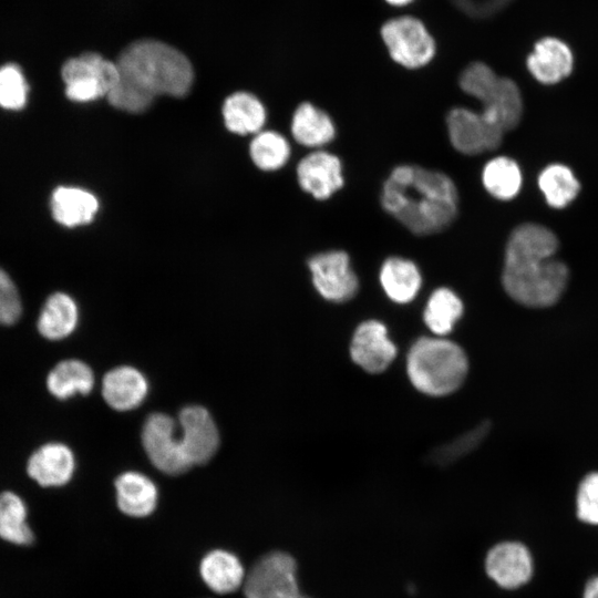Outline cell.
Returning <instances> with one entry per match:
<instances>
[{"mask_svg": "<svg viewBox=\"0 0 598 598\" xmlns=\"http://www.w3.org/2000/svg\"><path fill=\"white\" fill-rule=\"evenodd\" d=\"M116 64L120 81L106 97L112 106L130 113L146 111L157 95H186L194 80L187 56L158 40L131 43Z\"/></svg>", "mask_w": 598, "mask_h": 598, "instance_id": "6da1fadb", "label": "cell"}, {"mask_svg": "<svg viewBox=\"0 0 598 598\" xmlns=\"http://www.w3.org/2000/svg\"><path fill=\"white\" fill-rule=\"evenodd\" d=\"M558 247L555 234L538 224H523L511 234L502 282L508 296L520 305L544 308L563 295L568 269L553 259Z\"/></svg>", "mask_w": 598, "mask_h": 598, "instance_id": "7a4b0ae2", "label": "cell"}, {"mask_svg": "<svg viewBox=\"0 0 598 598\" xmlns=\"http://www.w3.org/2000/svg\"><path fill=\"white\" fill-rule=\"evenodd\" d=\"M383 209L411 233L432 235L447 228L458 207L457 189L446 174L417 165H399L383 183Z\"/></svg>", "mask_w": 598, "mask_h": 598, "instance_id": "3957f363", "label": "cell"}, {"mask_svg": "<svg viewBox=\"0 0 598 598\" xmlns=\"http://www.w3.org/2000/svg\"><path fill=\"white\" fill-rule=\"evenodd\" d=\"M467 359L456 343L442 338H420L406 358L408 375L421 392L441 396L454 392L467 373Z\"/></svg>", "mask_w": 598, "mask_h": 598, "instance_id": "277c9868", "label": "cell"}, {"mask_svg": "<svg viewBox=\"0 0 598 598\" xmlns=\"http://www.w3.org/2000/svg\"><path fill=\"white\" fill-rule=\"evenodd\" d=\"M460 86L482 104L481 112L503 132L516 127L523 113L518 86L507 78L498 76L482 62L470 64L460 76Z\"/></svg>", "mask_w": 598, "mask_h": 598, "instance_id": "5b68a950", "label": "cell"}, {"mask_svg": "<svg viewBox=\"0 0 598 598\" xmlns=\"http://www.w3.org/2000/svg\"><path fill=\"white\" fill-rule=\"evenodd\" d=\"M61 78L69 100L91 102L109 95L120 81V70L116 62L85 52L64 62Z\"/></svg>", "mask_w": 598, "mask_h": 598, "instance_id": "8992f818", "label": "cell"}, {"mask_svg": "<svg viewBox=\"0 0 598 598\" xmlns=\"http://www.w3.org/2000/svg\"><path fill=\"white\" fill-rule=\"evenodd\" d=\"M246 598H296L300 591L296 560L287 553L262 556L244 581Z\"/></svg>", "mask_w": 598, "mask_h": 598, "instance_id": "52a82bcc", "label": "cell"}, {"mask_svg": "<svg viewBox=\"0 0 598 598\" xmlns=\"http://www.w3.org/2000/svg\"><path fill=\"white\" fill-rule=\"evenodd\" d=\"M381 34L391 58L402 66L421 68L434 56V40L415 18L400 17L389 20L383 24Z\"/></svg>", "mask_w": 598, "mask_h": 598, "instance_id": "ba28073f", "label": "cell"}, {"mask_svg": "<svg viewBox=\"0 0 598 598\" xmlns=\"http://www.w3.org/2000/svg\"><path fill=\"white\" fill-rule=\"evenodd\" d=\"M142 443L152 464L163 473L177 475L192 467L176 436V422L167 414L152 413L146 419Z\"/></svg>", "mask_w": 598, "mask_h": 598, "instance_id": "9c48e42d", "label": "cell"}, {"mask_svg": "<svg viewBox=\"0 0 598 598\" xmlns=\"http://www.w3.org/2000/svg\"><path fill=\"white\" fill-rule=\"evenodd\" d=\"M446 124L451 144L462 154L494 151L502 143L503 130L482 112L454 107L448 112Z\"/></svg>", "mask_w": 598, "mask_h": 598, "instance_id": "30bf717a", "label": "cell"}, {"mask_svg": "<svg viewBox=\"0 0 598 598\" xmlns=\"http://www.w3.org/2000/svg\"><path fill=\"white\" fill-rule=\"evenodd\" d=\"M312 282L327 300L344 302L352 299L359 289V281L350 266L346 251L329 250L308 259Z\"/></svg>", "mask_w": 598, "mask_h": 598, "instance_id": "8fae6325", "label": "cell"}, {"mask_svg": "<svg viewBox=\"0 0 598 598\" xmlns=\"http://www.w3.org/2000/svg\"><path fill=\"white\" fill-rule=\"evenodd\" d=\"M181 442L190 465L204 464L216 453L219 434L210 413L203 406L189 405L178 415Z\"/></svg>", "mask_w": 598, "mask_h": 598, "instance_id": "7c38bea8", "label": "cell"}, {"mask_svg": "<svg viewBox=\"0 0 598 598\" xmlns=\"http://www.w3.org/2000/svg\"><path fill=\"white\" fill-rule=\"evenodd\" d=\"M485 569L492 580L505 589L525 585L533 574V559L528 549L518 542L495 545L487 554Z\"/></svg>", "mask_w": 598, "mask_h": 598, "instance_id": "4fadbf2b", "label": "cell"}, {"mask_svg": "<svg viewBox=\"0 0 598 598\" xmlns=\"http://www.w3.org/2000/svg\"><path fill=\"white\" fill-rule=\"evenodd\" d=\"M352 360L370 373L384 371L393 361L396 348L388 337L386 328L377 320L362 322L352 337Z\"/></svg>", "mask_w": 598, "mask_h": 598, "instance_id": "5bb4252c", "label": "cell"}, {"mask_svg": "<svg viewBox=\"0 0 598 598\" xmlns=\"http://www.w3.org/2000/svg\"><path fill=\"white\" fill-rule=\"evenodd\" d=\"M27 474L42 487H59L70 482L75 471L72 450L60 442H48L27 461Z\"/></svg>", "mask_w": 598, "mask_h": 598, "instance_id": "9a60e30c", "label": "cell"}, {"mask_svg": "<svg viewBox=\"0 0 598 598\" xmlns=\"http://www.w3.org/2000/svg\"><path fill=\"white\" fill-rule=\"evenodd\" d=\"M300 187L317 199H327L343 186L342 164L338 156L317 151L305 156L298 164Z\"/></svg>", "mask_w": 598, "mask_h": 598, "instance_id": "2e32d148", "label": "cell"}, {"mask_svg": "<svg viewBox=\"0 0 598 598\" xmlns=\"http://www.w3.org/2000/svg\"><path fill=\"white\" fill-rule=\"evenodd\" d=\"M573 62L571 50L565 42L556 38H544L528 55L527 68L538 82L555 84L570 74Z\"/></svg>", "mask_w": 598, "mask_h": 598, "instance_id": "e0dca14e", "label": "cell"}, {"mask_svg": "<svg viewBox=\"0 0 598 598\" xmlns=\"http://www.w3.org/2000/svg\"><path fill=\"white\" fill-rule=\"evenodd\" d=\"M148 383L133 367H117L103 378L102 394L105 402L116 411H128L138 406L146 398Z\"/></svg>", "mask_w": 598, "mask_h": 598, "instance_id": "ac0fdd59", "label": "cell"}, {"mask_svg": "<svg viewBox=\"0 0 598 598\" xmlns=\"http://www.w3.org/2000/svg\"><path fill=\"white\" fill-rule=\"evenodd\" d=\"M53 219L65 227H76L93 220L97 209V198L86 189L74 186H58L50 197Z\"/></svg>", "mask_w": 598, "mask_h": 598, "instance_id": "d6986e66", "label": "cell"}, {"mask_svg": "<svg viewBox=\"0 0 598 598\" xmlns=\"http://www.w3.org/2000/svg\"><path fill=\"white\" fill-rule=\"evenodd\" d=\"M79 322V308L68 293H51L42 305L37 320V329L41 337L50 341H59L69 337Z\"/></svg>", "mask_w": 598, "mask_h": 598, "instance_id": "ffe728a7", "label": "cell"}, {"mask_svg": "<svg viewBox=\"0 0 598 598\" xmlns=\"http://www.w3.org/2000/svg\"><path fill=\"white\" fill-rule=\"evenodd\" d=\"M118 508L132 517H145L154 512L157 503V488L144 474L125 472L115 483Z\"/></svg>", "mask_w": 598, "mask_h": 598, "instance_id": "44dd1931", "label": "cell"}, {"mask_svg": "<svg viewBox=\"0 0 598 598\" xmlns=\"http://www.w3.org/2000/svg\"><path fill=\"white\" fill-rule=\"evenodd\" d=\"M45 385L51 395L66 400L76 394H89L94 385V374L85 362L65 359L50 370Z\"/></svg>", "mask_w": 598, "mask_h": 598, "instance_id": "7402d4cb", "label": "cell"}, {"mask_svg": "<svg viewBox=\"0 0 598 598\" xmlns=\"http://www.w3.org/2000/svg\"><path fill=\"white\" fill-rule=\"evenodd\" d=\"M204 582L217 594L237 590L245 581V570L239 559L231 553L216 549L208 553L200 563Z\"/></svg>", "mask_w": 598, "mask_h": 598, "instance_id": "603a6c76", "label": "cell"}, {"mask_svg": "<svg viewBox=\"0 0 598 598\" xmlns=\"http://www.w3.org/2000/svg\"><path fill=\"white\" fill-rule=\"evenodd\" d=\"M380 282L391 300L406 303L419 292L422 278L413 261L402 257H390L382 264Z\"/></svg>", "mask_w": 598, "mask_h": 598, "instance_id": "cb8c5ba5", "label": "cell"}, {"mask_svg": "<svg viewBox=\"0 0 598 598\" xmlns=\"http://www.w3.org/2000/svg\"><path fill=\"white\" fill-rule=\"evenodd\" d=\"M291 133L299 144L319 147L333 140L336 127L324 111L309 102H303L292 115Z\"/></svg>", "mask_w": 598, "mask_h": 598, "instance_id": "d4e9b609", "label": "cell"}, {"mask_svg": "<svg viewBox=\"0 0 598 598\" xmlns=\"http://www.w3.org/2000/svg\"><path fill=\"white\" fill-rule=\"evenodd\" d=\"M223 116L230 132L246 135L261 130L266 121V110L255 95L236 92L225 100Z\"/></svg>", "mask_w": 598, "mask_h": 598, "instance_id": "484cf974", "label": "cell"}, {"mask_svg": "<svg viewBox=\"0 0 598 598\" xmlns=\"http://www.w3.org/2000/svg\"><path fill=\"white\" fill-rule=\"evenodd\" d=\"M0 537L16 545H29L33 533L27 523V506L16 493H0Z\"/></svg>", "mask_w": 598, "mask_h": 598, "instance_id": "4316f807", "label": "cell"}, {"mask_svg": "<svg viewBox=\"0 0 598 598\" xmlns=\"http://www.w3.org/2000/svg\"><path fill=\"white\" fill-rule=\"evenodd\" d=\"M485 189L495 198L509 200L522 186V173L518 164L507 157L497 156L486 163L482 173Z\"/></svg>", "mask_w": 598, "mask_h": 598, "instance_id": "83f0119b", "label": "cell"}, {"mask_svg": "<svg viewBox=\"0 0 598 598\" xmlns=\"http://www.w3.org/2000/svg\"><path fill=\"white\" fill-rule=\"evenodd\" d=\"M463 313V303L448 288H437L427 300L424 322L437 336L448 333Z\"/></svg>", "mask_w": 598, "mask_h": 598, "instance_id": "f1b7e54d", "label": "cell"}, {"mask_svg": "<svg viewBox=\"0 0 598 598\" xmlns=\"http://www.w3.org/2000/svg\"><path fill=\"white\" fill-rule=\"evenodd\" d=\"M538 186L547 203L555 208L568 205L580 187L571 169L563 164L545 167L538 176Z\"/></svg>", "mask_w": 598, "mask_h": 598, "instance_id": "f546056e", "label": "cell"}, {"mask_svg": "<svg viewBox=\"0 0 598 598\" xmlns=\"http://www.w3.org/2000/svg\"><path fill=\"white\" fill-rule=\"evenodd\" d=\"M249 152L257 167L262 171H276L288 161L290 146L281 134L264 131L251 141Z\"/></svg>", "mask_w": 598, "mask_h": 598, "instance_id": "4dcf8cb0", "label": "cell"}, {"mask_svg": "<svg viewBox=\"0 0 598 598\" xmlns=\"http://www.w3.org/2000/svg\"><path fill=\"white\" fill-rule=\"evenodd\" d=\"M29 84L18 64L0 66V107L7 111H21L28 103Z\"/></svg>", "mask_w": 598, "mask_h": 598, "instance_id": "1f68e13d", "label": "cell"}, {"mask_svg": "<svg viewBox=\"0 0 598 598\" xmlns=\"http://www.w3.org/2000/svg\"><path fill=\"white\" fill-rule=\"evenodd\" d=\"M491 422L484 421L471 431L463 433L453 441L435 448L430 454L433 464L443 466L456 462L458 458L476 448L486 437Z\"/></svg>", "mask_w": 598, "mask_h": 598, "instance_id": "d6a6232c", "label": "cell"}, {"mask_svg": "<svg viewBox=\"0 0 598 598\" xmlns=\"http://www.w3.org/2000/svg\"><path fill=\"white\" fill-rule=\"evenodd\" d=\"M22 315V300L10 275L0 267V324L12 326Z\"/></svg>", "mask_w": 598, "mask_h": 598, "instance_id": "836d02e7", "label": "cell"}, {"mask_svg": "<svg viewBox=\"0 0 598 598\" xmlns=\"http://www.w3.org/2000/svg\"><path fill=\"white\" fill-rule=\"evenodd\" d=\"M577 517L590 525H598V472L590 473L580 482L576 498Z\"/></svg>", "mask_w": 598, "mask_h": 598, "instance_id": "e575fe53", "label": "cell"}, {"mask_svg": "<svg viewBox=\"0 0 598 598\" xmlns=\"http://www.w3.org/2000/svg\"><path fill=\"white\" fill-rule=\"evenodd\" d=\"M584 598H598V576L587 582Z\"/></svg>", "mask_w": 598, "mask_h": 598, "instance_id": "d590c367", "label": "cell"}, {"mask_svg": "<svg viewBox=\"0 0 598 598\" xmlns=\"http://www.w3.org/2000/svg\"><path fill=\"white\" fill-rule=\"evenodd\" d=\"M390 4H393V6H405L410 2H412L413 0H386Z\"/></svg>", "mask_w": 598, "mask_h": 598, "instance_id": "8d00e7d4", "label": "cell"}, {"mask_svg": "<svg viewBox=\"0 0 598 598\" xmlns=\"http://www.w3.org/2000/svg\"><path fill=\"white\" fill-rule=\"evenodd\" d=\"M296 598H309V597H307V596H305V595H302V594L300 592Z\"/></svg>", "mask_w": 598, "mask_h": 598, "instance_id": "74e56055", "label": "cell"}]
</instances>
